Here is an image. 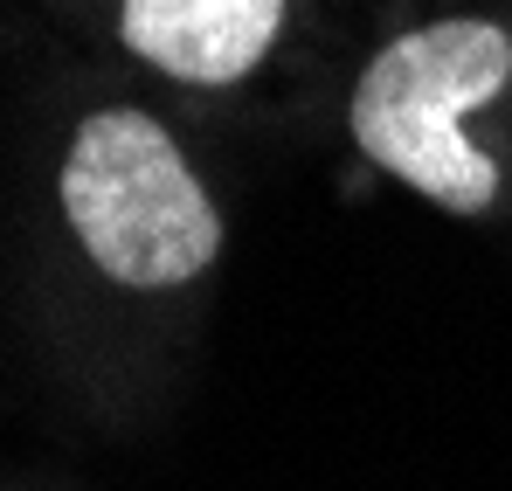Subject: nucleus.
Returning <instances> with one entry per match:
<instances>
[{"label": "nucleus", "instance_id": "7ed1b4c3", "mask_svg": "<svg viewBox=\"0 0 512 491\" xmlns=\"http://www.w3.org/2000/svg\"><path fill=\"white\" fill-rule=\"evenodd\" d=\"M284 0H118V42L173 83H243L277 49Z\"/></svg>", "mask_w": 512, "mask_h": 491}, {"label": "nucleus", "instance_id": "f257e3e1", "mask_svg": "<svg viewBox=\"0 0 512 491\" xmlns=\"http://www.w3.org/2000/svg\"><path fill=\"white\" fill-rule=\"evenodd\" d=\"M512 83V35L485 14H443L402 28L353 83V146L443 215H485L499 201V160L464 132L478 104Z\"/></svg>", "mask_w": 512, "mask_h": 491}, {"label": "nucleus", "instance_id": "f03ea898", "mask_svg": "<svg viewBox=\"0 0 512 491\" xmlns=\"http://www.w3.org/2000/svg\"><path fill=\"white\" fill-rule=\"evenodd\" d=\"M56 201L84 256L125 291L194 284L222 256V215L201 173L139 104H104L70 132Z\"/></svg>", "mask_w": 512, "mask_h": 491}]
</instances>
